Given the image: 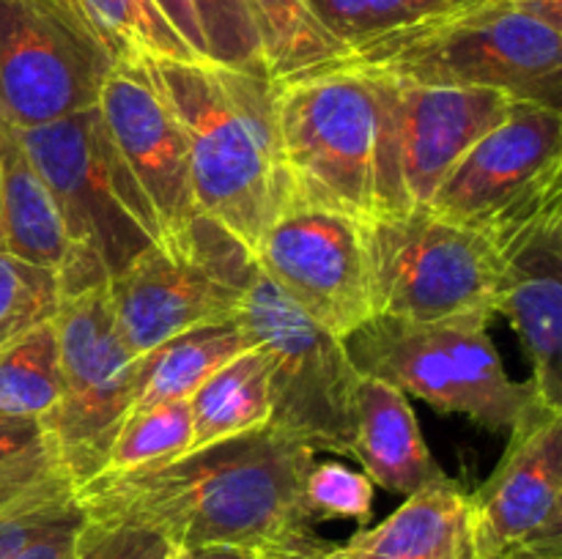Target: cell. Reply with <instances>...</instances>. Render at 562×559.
Wrapping results in <instances>:
<instances>
[{
  "instance_id": "obj_1",
  "label": "cell",
  "mask_w": 562,
  "mask_h": 559,
  "mask_svg": "<svg viewBox=\"0 0 562 559\" xmlns=\"http://www.w3.org/2000/svg\"><path fill=\"white\" fill-rule=\"evenodd\" d=\"M316 453L267 425L209 444L168 464L77 482L88 526H146L179 554L234 548L311 557L324 540L305 507V477Z\"/></svg>"
},
{
  "instance_id": "obj_2",
  "label": "cell",
  "mask_w": 562,
  "mask_h": 559,
  "mask_svg": "<svg viewBox=\"0 0 562 559\" xmlns=\"http://www.w3.org/2000/svg\"><path fill=\"white\" fill-rule=\"evenodd\" d=\"M143 60L179 121L198 212L252 255L291 192L272 82L209 58Z\"/></svg>"
},
{
  "instance_id": "obj_3",
  "label": "cell",
  "mask_w": 562,
  "mask_h": 559,
  "mask_svg": "<svg viewBox=\"0 0 562 559\" xmlns=\"http://www.w3.org/2000/svg\"><path fill=\"white\" fill-rule=\"evenodd\" d=\"M340 64L417 85L494 88L519 102L562 104V31L505 0L371 38Z\"/></svg>"
},
{
  "instance_id": "obj_4",
  "label": "cell",
  "mask_w": 562,
  "mask_h": 559,
  "mask_svg": "<svg viewBox=\"0 0 562 559\" xmlns=\"http://www.w3.org/2000/svg\"><path fill=\"white\" fill-rule=\"evenodd\" d=\"M16 132L64 217L75 255L60 274L64 290L108 283L159 244L157 219L97 107Z\"/></svg>"
},
{
  "instance_id": "obj_5",
  "label": "cell",
  "mask_w": 562,
  "mask_h": 559,
  "mask_svg": "<svg viewBox=\"0 0 562 559\" xmlns=\"http://www.w3.org/2000/svg\"><path fill=\"white\" fill-rule=\"evenodd\" d=\"M488 321L481 316L431 323L371 318L346 338V349L366 376L382 378L442 414H461L499 433L510 431L541 395L530 378L514 381L508 376Z\"/></svg>"
},
{
  "instance_id": "obj_6",
  "label": "cell",
  "mask_w": 562,
  "mask_h": 559,
  "mask_svg": "<svg viewBox=\"0 0 562 559\" xmlns=\"http://www.w3.org/2000/svg\"><path fill=\"white\" fill-rule=\"evenodd\" d=\"M239 323L250 345L267 356L269 425L305 442L313 453L351 455L360 370L346 340L302 312L256 263L247 269Z\"/></svg>"
},
{
  "instance_id": "obj_7",
  "label": "cell",
  "mask_w": 562,
  "mask_h": 559,
  "mask_svg": "<svg viewBox=\"0 0 562 559\" xmlns=\"http://www.w3.org/2000/svg\"><path fill=\"white\" fill-rule=\"evenodd\" d=\"M373 318L431 323L497 316L499 252L488 236L431 208L362 219Z\"/></svg>"
},
{
  "instance_id": "obj_8",
  "label": "cell",
  "mask_w": 562,
  "mask_h": 559,
  "mask_svg": "<svg viewBox=\"0 0 562 559\" xmlns=\"http://www.w3.org/2000/svg\"><path fill=\"white\" fill-rule=\"evenodd\" d=\"M272 107L291 190L357 219L371 217L376 151L371 75L335 64L272 82Z\"/></svg>"
},
{
  "instance_id": "obj_9",
  "label": "cell",
  "mask_w": 562,
  "mask_h": 559,
  "mask_svg": "<svg viewBox=\"0 0 562 559\" xmlns=\"http://www.w3.org/2000/svg\"><path fill=\"white\" fill-rule=\"evenodd\" d=\"M371 80L376 93L373 214L428 208L459 159L519 102L494 88L417 85L382 75Z\"/></svg>"
},
{
  "instance_id": "obj_10",
  "label": "cell",
  "mask_w": 562,
  "mask_h": 559,
  "mask_svg": "<svg viewBox=\"0 0 562 559\" xmlns=\"http://www.w3.org/2000/svg\"><path fill=\"white\" fill-rule=\"evenodd\" d=\"M60 354V400L42 422L60 466L77 482L97 475L130 414L137 356L121 338L108 283L64 290L53 316Z\"/></svg>"
},
{
  "instance_id": "obj_11",
  "label": "cell",
  "mask_w": 562,
  "mask_h": 559,
  "mask_svg": "<svg viewBox=\"0 0 562 559\" xmlns=\"http://www.w3.org/2000/svg\"><path fill=\"white\" fill-rule=\"evenodd\" d=\"M113 66L75 0H0V121L14 129L97 107Z\"/></svg>"
},
{
  "instance_id": "obj_12",
  "label": "cell",
  "mask_w": 562,
  "mask_h": 559,
  "mask_svg": "<svg viewBox=\"0 0 562 559\" xmlns=\"http://www.w3.org/2000/svg\"><path fill=\"white\" fill-rule=\"evenodd\" d=\"M562 201V110L514 102L510 113L459 159L428 208L503 239Z\"/></svg>"
},
{
  "instance_id": "obj_13",
  "label": "cell",
  "mask_w": 562,
  "mask_h": 559,
  "mask_svg": "<svg viewBox=\"0 0 562 559\" xmlns=\"http://www.w3.org/2000/svg\"><path fill=\"white\" fill-rule=\"evenodd\" d=\"M250 263V252L212 219L190 250L148 247L108 280L110 307L132 354L140 360L192 329L236 321Z\"/></svg>"
},
{
  "instance_id": "obj_14",
  "label": "cell",
  "mask_w": 562,
  "mask_h": 559,
  "mask_svg": "<svg viewBox=\"0 0 562 559\" xmlns=\"http://www.w3.org/2000/svg\"><path fill=\"white\" fill-rule=\"evenodd\" d=\"M252 263L300 307L338 338L373 318L362 219L289 192L258 239Z\"/></svg>"
},
{
  "instance_id": "obj_15",
  "label": "cell",
  "mask_w": 562,
  "mask_h": 559,
  "mask_svg": "<svg viewBox=\"0 0 562 559\" xmlns=\"http://www.w3.org/2000/svg\"><path fill=\"white\" fill-rule=\"evenodd\" d=\"M492 477L470 493L486 559H562V409L536 398Z\"/></svg>"
},
{
  "instance_id": "obj_16",
  "label": "cell",
  "mask_w": 562,
  "mask_h": 559,
  "mask_svg": "<svg viewBox=\"0 0 562 559\" xmlns=\"http://www.w3.org/2000/svg\"><path fill=\"white\" fill-rule=\"evenodd\" d=\"M99 118L140 186L159 228V247L190 250L206 217L192 195L179 121L143 58L115 60L99 93Z\"/></svg>"
},
{
  "instance_id": "obj_17",
  "label": "cell",
  "mask_w": 562,
  "mask_h": 559,
  "mask_svg": "<svg viewBox=\"0 0 562 559\" xmlns=\"http://www.w3.org/2000/svg\"><path fill=\"white\" fill-rule=\"evenodd\" d=\"M497 312L519 334L538 395L562 409V201L494 241Z\"/></svg>"
},
{
  "instance_id": "obj_18",
  "label": "cell",
  "mask_w": 562,
  "mask_h": 559,
  "mask_svg": "<svg viewBox=\"0 0 562 559\" xmlns=\"http://www.w3.org/2000/svg\"><path fill=\"white\" fill-rule=\"evenodd\" d=\"M311 559H486L477 537L470 491L448 480L406 497L376 526L355 532L346 543L322 546Z\"/></svg>"
},
{
  "instance_id": "obj_19",
  "label": "cell",
  "mask_w": 562,
  "mask_h": 559,
  "mask_svg": "<svg viewBox=\"0 0 562 559\" xmlns=\"http://www.w3.org/2000/svg\"><path fill=\"white\" fill-rule=\"evenodd\" d=\"M351 458L360 460L373 486L401 497L448 480L423 438L409 395L366 373L357 381Z\"/></svg>"
},
{
  "instance_id": "obj_20",
  "label": "cell",
  "mask_w": 562,
  "mask_h": 559,
  "mask_svg": "<svg viewBox=\"0 0 562 559\" xmlns=\"http://www.w3.org/2000/svg\"><path fill=\"white\" fill-rule=\"evenodd\" d=\"M0 247L36 266L64 274L71 244L47 181L14 126L0 121Z\"/></svg>"
},
{
  "instance_id": "obj_21",
  "label": "cell",
  "mask_w": 562,
  "mask_h": 559,
  "mask_svg": "<svg viewBox=\"0 0 562 559\" xmlns=\"http://www.w3.org/2000/svg\"><path fill=\"white\" fill-rule=\"evenodd\" d=\"M192 422V449L261 431L272 422L267 356L250 345L220 365L187 398Z\"/></svg>"
},
{
  "instance_id": "obj_22",
  "label": "cell",
  "mask_w": 562,
  "mask_h": 559,
  "mask_svg": "<svg viewBox=\"0 0 562 559\" xmlns=\"http://www.w3.org/2000/svg\"><path fill=\"white\" fill-rule=\"evenodd\" d=\"M250 349L245 327L236 321L198 327L137 360V384L132 409L187 400L220 365Z\"/></svg>"
},
{
  "instance_id": "obj_23",
  "label": "cell",
  "mask_w": 562,
  "mask_h": 559,
  "mask_svg": "<svg viewBox=\"0 0 562 559\" xmlns=\"http://www.w3.org/2000/svg\"><path fill=\"white\" fill-rule=\"evenodd\" d=\"M245 9L256 27L269 82L313 75L349 55L346 44L322 25L311 0H245Z\"/></svg>"
},
{
  "instance_id": "obj_24",
  "label": "cell",
  "mask_w": 562,
  "mask_h": 559,
  "mask_svg": "<svg viewBox=\"0 0 562 559\" xmlns=\"http://www.w3.org/2000/svg\"><path fill=\"white\" fill-rule=\"evenodd\" d=\"M58 400V332L49 318L0 345V417L44 422Z\"/></svg>"
},
{
  "instance_id": "obj_25",
  "label": "cell",
  "mask_w": 562,
  "mask_h": 559,
  "mask_svg": "<svg viewBox=\"0 0 562 559\" xmlns=\"http://www.w3.org/2000/svg\"><path fill=\"white\" fill-rule=\"evenodd\" d=\"M115 60L198 58L157 0H75Z\"/></svg>"
},
{
  "instance_id": "obj_26",
  "label": "cell",
  "mask_w": 562,
  "mask_h": 559,
  "mask_svg": "<svg viewBox=\"0 0 562 559\" xmlns=\"http://www.w3.org/2000/svg\"><path fill=\"white\" fill-rule=\"evenodd\" d=\"M190 447L192 422L187 400L143 406L124 417L97 475H119L168 464L190 453Z\"/></svg>"
},
{
  "instance_id": "obj_27",
  "label": "cell",
  "mask_w": 562,
  "mask_h": 559,
  "mask_svg": "<svg viewBox=\"0 0 562 559\" xmlns=\"http://www.w3.org/2000/svg\"><path fill=\"white\" fill-rule=\"evenodd\" d=\"M477 3L483 0H311V9L351 53L371 38L426 25Z\"/></svg>"
},
{
  "instance_id": "obj_28",
  "label": "cell",
  "mask_w": 562,
  "mask_h": 559,
  "mask_svg": "<svg viewBox=\"0 0 562 559\" xmlns=\"http://www.w3.org/2000/svg\"><path fill=\"white\" fill-rule=\"evenodd\" d=\"M64 296L60 274L0 247V345L55 316Z\"/></svg>"
},
{
  "instance_id": "obj_29",
  "label": "cell",
  "mask_w": 562,
  "mask_h": 559,
  "mask_svg": "<svg viewBox=\"0 0 562 559\" xmlns=\"http://www.w3.org/2000/svg\"><path fill=\"white\" fill-rule=\"evenodd\" d=\"M209 60L267 77L256 27L245 9V0H192Z\"/></svg>"
},
{
  "instance_id": "obj_30",
  "label": "cell",
  "mask_w": 562,
  "mask_h": 559,
  "mask_svg": "<svg viewBox=\"0 0 562 559\" xmlns=\"http://www.w3.org/2000/svg\"><path fill=\"white\" fill-rule=\"evenodd\" d=\"M305 507L316 521L355 518L366 524L373 510V482L344 460H313L305 477Z\"/></svg>"
},
{
  "instance_id": "obj_31",
  "label": "cell",
  "mask_w": 562,
  "mask_h": 559,
  "mask_svg": "<svg viewBox=\"0 0 562 559\" xmlns=\"http://www.w3.org/2000/svg\"><path fill=\"white\" fill-rule=\"evenodd\" d=\"M176 548L146 526H88L75 559H173Z\"/></svg>"
},
{
  "instance_id": "obj_32",
  "label": "cell",
  "mask_w": 562,
  "mask_h": 559,
  "mask_svg": "<svg viewBox=\"0 0 562 559\" xmlns=\"http://www.w3.org/2000/svg\"><path fill=\"white\" fill-rule=\"evenodd\" d=\"M47 460H58V455H55L42 422L0 417V471L47 464Z\"/></svg>"
},
{
  "instance_id": "obj_33",
  "label": "cell",
  "mask_w": 562,
  "mask_h": 559,
  "mask_svg": "<svg viewBox=\"0 0 562 559\" xmlns=\"http://www.w3.org/2000/svg\"><path fill=\"white\" fill-rule=\"evenodd\" d=\"M82 535H86V513L80 504H75L64 518L27 543L14 559H75L82 546Z\"/></svg>"
},
{
  "instance_id": "obj_34",
  "label": "cell",
  "mask_w": 562,
  "mask_h": 559,
  "mask_svg": "<svg viewBox=\"0 0 562 559\" xmlns=\"http://www.w3.org/2000/svg\"><path fill=\"white\" fill-rule=\"evenodd\" d=\"M58 471H66L58 460H47V464H33L22 466V469H9L0 471V513L11 507V504L20 502L25 493H31L33 488L42 486L44 480H49ZM69 475V471H66Z\"/></svg>"
},
{
  "instance_id": "obj_35",
  "label": "cell",
  "mask_w": 562,
  "mask_h": 559,
  "mask_svg": "<svg viewBox=\"0 0 562 559\" xmlns=\"http://www.w3.org/2000/svg\"><path fill=\"white\" fill-rule=\"evenodd\" d=\"M157 5L165 11V16L173 22V27L181 33V38L190 44L192 53H195L198 58H209L206 42H203V33H201V25H198L192 0H157Z\"/></svg>"
},
{
  "instance_id": "obj_36",
  "label": "cell",
  "mask_w": 562,
  "mask_h": 559,
  "mask_svg": "<svg viewBox=\"0 0 562 559\" xmlns=\"http://www.w3.org/2000/svg\"><path fill=\"white\" fill-rule=\"evenodd\" d=\"M505 3L562 31V0H505Z\"/></svg>"
},
{
  "instance_id": "obj_37",
  "label": "cell",
  "mask_w": 562,
  "mask_h": 559,
  "mask_svg": "<svg viewBox=\"0 0 562 559\" xmlns=\"http://www.w3.org/2000/svg\"><path fill=\"white\" fill-rule=\"evenodd\" d=\"M173 559H256V554L234 551V548H206V551L176 554Z\"/></svg>"
},
{
  "instance_id": "obj_38",
  "label": "cell",
  "mask_w": 562,
  "mask_h": 559,
  "mask_svg": "<svg viewBox=\"0 0 562 559\" xmlns=\"http://www.w3.org/2000/svg\"><path fill=\"white\" fill-rule=\"evenodd\" d=\"M256 559H311L307 554H294V551H267L256 554Z\"/></svg>"
}]
</instances>
